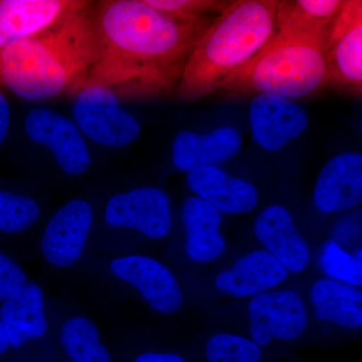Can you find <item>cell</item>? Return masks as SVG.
<instances>
[{"label":"cell","instance_id":"obj_20","mask_svg":"<svg viewBox=\"0 0 362 362\" xmlns=\"http://www.w3.org/2000/svg\"><path fill=\"white\" fill-rule=\"evenodd\" d=\"M344 0L279 1L276 23L280 33L327 40Z\"/></svg>","mask_w":362,"mask_h":362},{"label":"cell","instance_id":"obj_26","mask_svg":"<svg viewBox=\"0 0 362 362\" xmlns=\"http://www.w3.org/2000/svg\"><path fill=\"white\" fill-rule=\"evenodd\" d=\"M320 266L329 277L352 286L362 284L361 261L350 256L335 240H328L324 245Z\"/></svg>","mask_w":362,"mask_h":362},{"label":"cell","instance_id":"obj_15","mask_svg":"<svg viewBox=\"0 0 362 362\" xmlns=\"http://www.w3.org/2000/svg\"><path fill=\"white\" fill-rule=\"evenodd\" d=\"M242 137L232 126H221L201 134L181 130L173 143V162L178 170L192 173L232 158L240 151Z\"/></svg>","mask_w":362,"mask_h":362},{"label":"cell","instance_id":"obj_7","mask_svg":"<svg viewBox=\"0 0 362 362\" xmlns=\"http://www.w3.org/2000/svg\"><path fill=\"white\" fill-rule=\"evenodd\" d=\"M25 131L37 144L51 150L65 173L81 175L89 168V149L77 125L58 112L47 108L32 110L25 117Z\"/></svg>","mask_w":362,"mask_h":362},{"label":"cell","instance_id":"obj_2","mask_svg":"<svg viewBox=\"0 0 362 362\" xmlns=\"http://www.w3.org/2000/svg\"><path fill=\"white\" fill-rule=\"evenodd\" d=\"M90 6L88 2L0 51V86L26 101L80 89L96 51Z\"/></svg>","mask_w":362,"mask_h":362},{"label":"cell","instance_id":"obj_30","mask_svg":"<svg viewBox=\"0 0 362 362\" xmlns=\"http://www.w3.org/2000/svg\"><path fill=\"white\" fill-rule=\"evenodd\" d=\"M135 362H185L182 357L173 354H154L147 352L138 356Z\"/></svg>","mask_w":362,"mask_h":362},{"label":"cell","instance_id":"obj_11","mask_svg":"<svg viewBox=\"0 0 362 362\" xmlns=\"http://www.w3.org/2000/svg\"><path fill=\"white\" fill-rule=\"evenodd\" d=\"M92 223V207L84 199H73L61 207L47 223L42 237L45 259L61 268L76 263L84 251Z\"/></svg>","mask_w":362,"mask_h":362},{"label":"cell","instance_id":"obj_12","mask_svg":"<svg viewBox=\"0 0 362 362\" xmlns=\"http://www.w3.org/2000/svg\"><path fill=\"white\" fill-rule=\"evenodd\" d=\"M114 275L135 286L147 303L163 314H171L182 306L180 286L171 272L156 259L128 256L111 263Z\"/></svg>","mask_w":362,"mask_h":362},{"label":"cell","instance_id":"obj_14","mask_svg":"<svg viewBox=\"0 0 362 362\" xmlns=\"http://www.w3.org/2000/svg\"><path fill=\"white\" fill-rule=\"evenodd\" d=\"M89 1L0 0V51L16 40L45 30Z\"/></svg>","mask_w":362,"mask_h":362},{"label":"cell","instance_id":"obj_18","mask_svg":"<svg viewBox=\"0 0 362 362\" xmlns=\"http://www.w3.org/2000/svg\"><path fill=\"white\" fill-rule=\"evenodd\" d=\"M288 270L266 251L252 252L216 279L221 291L233 297L257 296L282 283Z\"/></svg>","mask_w":362,"mask_h":362},{"label":"cell","instance_id":"obj_25","mask_svg":"<svg viewBox=\"0 0 362 362\" xmlns=\"http://www.w3.org/2000/svg\"><path fill=\"white\" fill-rule=\"evenodd\" d=\"M209 362H259L262 351L258 344L239 335L221 333L206 343Z\"/></svg>","mask_w":362,"mask_h":362},{"label":"cell","instance_id":"obj_9","mask_svg":"<svg viewBox=\"0 0 362 362\" xmlns=\"http://www.w3.org/2000/svg\"><path fill=\"white\" fill-rule=\"evenodd\" d=\"M250 331L259 346L271 340L289 341L302 334L307 324L301 297L289 290L262 293L249 304Z\"/></svg>","mask_w":362,"mask_h":362},{"label":"cell","instance_id":"obj_22","mask_svg":"<svg viewBox=\"0 0 362 362\" xmlns=\"http://www.w3.org/2000/svg\"><path fill=\"white\" fill-rule=\"evenodd\" d=\"M317 318L344 327L362 325V295L356 288L322 279L311 290Z\"/></svg>","mask_w":362,"mask_h":362},{"label":"cell","instance_id":"obj_10","mask_svg":"<svg viewBox=\"0 0 362 362\" xmlns=\"http://www.w3.org/2000/svg\"><path fill=\"white\" fill-rule=\"evenodd\" d=\"M252 138L266 151L284 148L308 127L309 117L293 100L259 94L249 109Z\"/></svg>","mask_w":362,"mask_h":362},{"label":"cell","instance_id":"obj_31","mask_svg":"<svg viewBox=\"0 0 362 362\" xmlns=\"http://www.w3.org/2000/svg\"><path fill=\"white\" fill-rule=\"evenodd\" d=\"M9 346V340L7 337L6 328L0 320V354H4Z\"/></svg>","mask_w":362,"mask_h":362},{"label":"cell","instance_id":"obj_29","mask_svg":"<svg viewBox=\"0 0 362 362\" xmlns=\"http://www.w3.org/2000/svg\"><path fill=\"white\" fill-rule=\"evenodd\" d=\"M11 126V106L0 90V145L6 140Z\"/></svg>","mask_w":362,"mask_h":362},{"label":"cell","instance_id":"obj_8","mask_svg":"<svg viewBox=\"0 0 362 362\" xmlns=\"http://www.w3.org/2000/svg\"><path fill=\"white\" fill-rule=\"evenodd\" d=\"M105 220L114 228H134L152 239H161L171 228L170 199L160 188H134L109 199Z\"/></svg>","mask_w":362,"mask_h":362},{"label":"cell","instance_id":"obj_16","mask_svg":"<svg viewBox=\"0 0 362 362\" xmlns=\"http://www.w3.org/2000/svg\"><path fill=\"white\" fill-rule=\"evenodd\" d=\"M255 233L287 270L300 273L308 265V247L284 206L273 204L264 209L255 223Z\"/></svg>","mask_w":362,"mask_h":362},{"label":"cell","instance_id":"obj_21","mask_svg":"<svg viewBox=\"0 0 362 362\" xmlns=\"http://www.w3.org/2000/svg\"><path fill=\"white\" fill-rule=\"evenodd\" d=\"M183 223L187 230V251L189 258L209 262L220 257L226 242L220 233V211L197 197H188L183 204Z\"/></svg>","mask_w":362,"mask_h":362},{"label":"cell","instance_id":"obj_27","mask_svg":"<svg viewBox=\"0 0 362 362\" xmlns=\"http://www.w3.org/2000/svg\"><path fill=\"white\" fill-rule=\"evenodd\" d=\"M148 6L181 21H199L209 13H221L230 1L220 0H145Z\"/></svg>","mask_w":362,"mask_h":362},{"label":"cell","instance_id":"obj_4","mask_svg":"<svg viewBox=\"0 0 362 362\" xmlns=\"http://www.w3.org/2000/svg\"><path fill=\"white\" fill-rule=\"evenodd\" d=\"M326 40L277 33L218 90L230 94H272L286 99L308 96L327 84Z\"/></svg>","mask_w":362,"mask_h":362},{"label":"cell","instance_id":"obj_28","mask_svg":"<svg viewBox=\"0 0 362 362\" xmlns=\"http://www.w3.org/2000/svg\"><path fill=\"white\" fill-rule=\"evenodd\" d=\"M26 283V275L18 263L0 252V301L6 300Z\"/></svg>","mask_w":362,"mask_h":362},{"label":"cell","instance_id":"obj_19","mask_svg":"<svg viewBox=\"0 0 362 362\" xmlns=\"http://www.w3.org/2000/svg\"><path fill=\"white\" fill-rule=\"evenodd\" d=\"M0 320L6 328L9 345L20 347L28 340L45 334L44 294L35 283H25L11 295L2 305Z\"/></svg>","mask_w":362,"mask_h":362},{"label":"cell","instance_id":"obj_6","mask_svg":"<svg viewBox=\"0 0 362 362\" xmlns=\"http://www.w3.org/2000/svg\"><path fill=\"white\" fill-rule=\"evenodd\" d=\"M327 84L361 97L362 93V1L346 0L325 45Z\"/></svg>","mask_w":362,"mask_h":362},{"label":"cell","instance_id":"obj_23","mask_svg":"<svg viewBox=\"0 0 362 362\" xmlns=\"http://www.w3.org/2000/svg\"><path fill=\"white\" fill-rule=\"evenodd\" d=\"M62 342L73 362H111L100 341L96 325L85 317H74L62 330Z\"/></svg>","mask_w":362,"mask_h":362},{"label":"cell","instance_id":"obj_3","mask_svg":"<svg viewBox=\"0 0 362 362\" xmlns=\"http://www.w3.org/2000/svg\"><path fill=\"white\" fill-rule=\"evenodd\" d=\"M277 0L230 1L197 42L176 93L195 101L216 92L233 71L256 56L276 35Z\"/></svg>","mask_w":362,"mask_h":362},{"label":"cell","instance_id":"obj_24","mask_svg":"<svg viewBox=\"0 0 362 362\" xmlns=\"http://www.w3.org/2000/svg\"><path fill=\"white\" fill-rule=\"evenodd\" d=\"M39 204L23 195L0 190V230L23 232L40 218Z\"/></svg>","mask_w":362,"mask_h":362},{"label":"cell","instance_id":"obj_13","mask_svg":"<svg viewBox=\"0 0 362 362\" xmlns=\"http://www.w3.org/2000/svg\"><path fill=\"white\" fill-rule=\"evenodd\" d=\"M362 202V154L343 152L331 158L317 177L314 202L322 213H338Z\"/></svg>","mask_w":362,"mask_h":362},{"label":"cell","instance_id":"obj_1","mask_svg":"<svg viewBox=\"0 0 362 362\" xmlns=\"http://www.w3.org/2000/svg\"><path fill=\"white\" fill-rule=\"evenodd\" d=\"M96 51L83 85L117 97L164 96L177 87L211 18L181 21L145 0H107L90 6Z\"/></svg>","mask_w":362,"mask_h":362},{"label":"cell","instance_id":"obj_5","mask_svg":"<svg viewBox=\"0 0 362 362\" xmlns=\"http://www.w3.org/2000/svg\"><path fill=\"white\" fill-rule=\"evenodd\" d=\"M73 116L86 137L98 144L123 147L141 134V125L121 107L113 90L101 85H83L76 90Z\"/></svg>","mask_w":362,"mask_h":362},{"label":"cell","instance_id":"obj_17","mask_svg":"<svg viewBox=\"0 0 362 362\" xmlns=\"http://www.w3.org/2000/svg\"><path fill=\"white\" fill-rule=\"evenodd\" d=\"M187 185L197 197L223 213H250L258 204L254 185L233 177L218 166H204L188 173Z\"/></svg>","mask_w":362,"mask_h":362}]
</instances>
